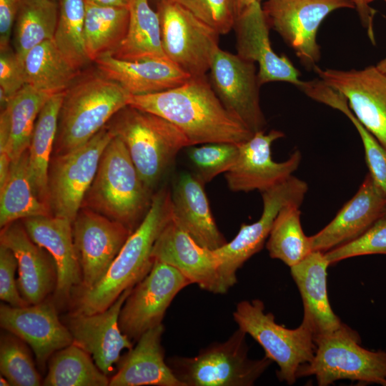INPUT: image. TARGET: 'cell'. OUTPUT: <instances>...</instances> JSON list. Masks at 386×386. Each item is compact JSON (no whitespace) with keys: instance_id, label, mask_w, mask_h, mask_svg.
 <instances>
[{"instance_id":"6da1fadb","label":"cell","mask_w":386,"mask_h":386,"mask_svg":"<svg viewBox=\"0 0 386 386\" xmlns=\"http://www.w3.org/2000/svg\"><path fill=\"white\" fill-rule=\"evenodd\" d=\"M128 105L157 115L177 127L190 147L207 143L239 144L254 133L222 104L206 75L160 92L130 95Z\"/></svg>"},{"instance_id":"7a4b0ae2","label":"cell","mask_w":386,"mask_h":386,"mask_svg":"<svg viewBox=\"0 0 386 386\" xmlns=\"http://www.w3.org/2000/svg\"><path fill=\"white\" fill-rule=\"evenodd\" d=\"M172 192L163 187L154 192L139 226L129 235L109 269L95 285L74 292L73 313L92 315L108 309L124 291L133 287L151 270L152 250L160 232L172 217Z\"/></svg>"},{"instance_id":"3957f363","label":"cell","mask_w":386,"mask_h":386,"mask_svg":"<svg viewBox=\"0 0 386 386\" xmlns=\"http://www.w3.org/2000/svg\"><path fill=\"white\" fill-rule=\"evenodd\" d=\"M154 194L142 179L123 142L114 136L103 151L81 207L119 222L133 232L147 214Z\"/></svg>"},{"instance_id":"277c9868","label":"cell","mask_w":386,"mask_h":386,"mask_svg":"<svg viewBox=\"0 0 386 386\" xmlns=\"http://www.w3.org/2000/svg\"><path fill=\"white\" fill-rule=\"evenodd\" d=\"M130 95L100 71L75 79L64 91L52 156L89 141L128 105Z\"/></svg>"},{"instance_id":"5b68a950","label":"cell","mask_w":386,"mask_h":386,"mask_svg":"<svg viewBox=\"0 0 386 386\" xmlns=\"http://www.w3.org/2000/svg\"><path fill=\"white\" fill-rule=\"evenodd\" d=\"M107 125L123 142L142 179L152 192L178 152L190 147L174 124L129 105L119 111Z\"/></svg>"},{"instance_id":"8992f818","label":"cell","mask_w":386,"mask_h":386,"mask_svg":"<svg viewBox=\"0 0 386 386\" xmlns=\"http://www.w3.org/2000/svg\"><path fill=\"white\" fill-rule=\"evenodd\" d=\"M314 341V357L298 368L297 379L314 376L320 386L340 380L386 386V352L362 347L359 334L349 326L343 323Z\"/></svg>"},{"instance_id":"52a82bcc","label":"cell","mask_w":386,"mask_h":386,"mask_svg":"<svg viewBox=\"0 0 386 386\" xmlns=\"http://www.w3.org/2000/svg\"><path fill=\"white\" fill-rule=\"evenodd\" d=\"M247 334L238 328L225 341L213 342L193 357L174 356L167 362L184 386H252L272 361L248 357Z\"/></svg>"},{"instance_id":"ba28073f","label":"cell","mask_w":386,"mask_h":386,"mask_svg":"<svg viewBox=\"0 0 386 386\" xmlns=\"http://www.w3.org/2000/svg\"><path fill=\"white\" fill-rule=\"evenodd\" d=\"M238 328L250 335L264 349L265 356L275 362L280 381L292 385L297 380V371L314 357L316 345L314 333L302 320L299 327L288 329L277 324L271 312H265L259 299L238 302L233 312Z\"/></svg>"},{"instance_id":"9c48e42d","label":"cell","mask_w":386,"mask_h":386,"mask_svg":"<svg viewBox=\"0 0 386 386\" xmlns=\"http://www.w3.org/2000/svg\"><path fill=\"white\" fill-rule=\"evenodd\" d=\"M114 136L106 125L82 145L51 157L47 194L52 215L74 221L94 179L103 151Z\"/></svg>"},{"instance_id":"30bf717a","label":"cell","mask_w":386,"mask_h":386,"mask_svg":"<svg viewBox=\"0 0 386 386\" xmlns=\"http://www.w3.org/2000/svg\"><path fill=\"white\" fill-rule=\"evenodd\" d=\"M307 191V182L292 175L261 192L263 209L259 219L252 224H242L232 240L214 249L220 262L219 274L227 292L237 281V270L264 247L279 211L290 204L301 206Z\"/></svg>"},{"instance_id":"8fae6325","label":"cell","mask_w":386,"mask_h":386,"mask_svg":"<svg viewBox=\"0 0 386 386\" xmlns=\"http://www.w3.org/2000/svg\"><path fill=\"white\" fill-rule=\"evenodd\" d=\"M157 13L168 59L190 76L206 75L219 47V34L171 0L158 1Z\"/></svg>"},{"instance_id":"7c38bea8","label":"cell","mask_w":386,"mask_h":386,"mask_svg":"<svg viewBox=\"0 0 386 386\" xmlns=\"http://www.w3.org/2000/svg\"><path fill=\"white\" fill-rule=\"evenodd\" d=\"M262 6L269 28L307 69H313L320 59L317 33L323 20L335 10L355 9L351 0H267Z\"/></svg>"},{"instance_id":"4fadbf2b","label":"cell","mask_w":386,"mask_h":386,"mask_svg":"<svg viewBox=\"0 0 386 386\" xmlns=\"http://www.w3.org/2000/svg\"><path fill=\"white\" fill-rule=\"evenodd\" d=\"M191 282L174 267L154 260V264L125 300L119 316L122 332L137 341L142 334L159 325L177 295Z\"/></svg>"},{"instance_id":"5bb4252c","label":"cell","mask_w":386,"mask_h":386,"mask_svg":"<svg viewBox=\"0 0 386 386\" xmlns=\"http://www.w3.org/2000/svg\"><path fill=\"white\" fill-rule=\"evenodd\" d=\"M209 71V82L224 107L253 133L265 131L254 63L218 47Z\"/></svg>"},{"instance_id":"9a60e30c","label":"cell","mask_w":386,"mask_h":386,"mask_svg":"<svg viewBox=\"0 0 386 386\" xmlns=\"http://www.w3.org/2000/svg\"><path fill=\"white\" fill-rule=\"evenodd\" d=\"M72 233L81 271L78 288L89 289L103 278L132 232L119 222L81 207L72 222Z\"/></svg>"},{"instance_id":"2e32d148","label":"cell","mask_w":386,"mask_h":386,"mask_svg":"<svg viewBox=\"0 0 386 386\" xmlns=\"http://www.w3.org/2000/svg\"><path fill=\"white\" fill-rule=\"evenodd\" d=\"M319 79L342 93L357 119L386 149V75L375 66L362 69H313Z\"/></svg>"},{"instance_id":"e0dca14e","label":"cell","mask_w":386,"mask_h":386,"mask_svg":"<svg viewBox=\"0 0 386 386\" xmlns=\"http://www.w3.org/2000/svg\"><path fill=\"white\" fill-rule=\"evenodd\" d=\"M284 137L283 132L275 129L267 134L259 131L239 144L235 163L224 173L228 187L234 192H261L291 177L301 162L300 152L295 150L282 162L272 157V144Z\"/></svg>"},{"instance_id":"ac0fdd59","label":"cell","mask_w":386,"mask_h":386,"mask_svg":"<svg viewBox=\"0 0 386 386\" xmlns=\"http://www.w3.org/2000/svg\"><path fill=\"white\" fill-rule=\"evenodd\" d=\"M0 325L32 349L41 370L54 353L73 343L69 330L59 318L56 305L46 300L24 307L1 304Z\"/></svg>"},{"instance_id":"d6986e66","label":"cell","mask_w":386,"mask_h":386,"mask_svg":"<svg viewBox=\"0 0 386 386\" xmlns=\"http://www.w3.org/2000/svg\"><path fill=\"white\" fill-rule=\"evenodd\" d=\"M237 54L242 59L257 62L260 86L272 81H285L299 86L300 71L285 55H278L271 46L269 26L260 2L246 8L235 18Z\"/></svg>"},{"instance_id":"ffe728a7","label":"cell","mask_w":386,"mask_h":386,"mask_svg":"<svg viewBox=\"0 0 386 386\" xmlns=\"http://www.w3.org/2000/svg\"><path fill=\"white\" fill-rule=\"evenodd\" d=\"M152 257L179 270L192 284L214 294H224L219 266L214 250L198 244L171 219L160 232L152 250Z\"/></svg>"},{"instance_id":"44dd1931","label":"cell","mask_w":386,"mask_h":386,"mask_svg":"<svg viewBox=\"0 0 386 386\" xmlns=\"http://www.w3.org/2000/svg\"><path fill=\"white\" fill-rule=\"evenodd\" d=\"M132 289L124 291L104 311L92 315L71 312L66 317L73 343L91 355L96 366L107 375L114 371V365L122 357L121 352L133 347L132 340L119 325L122 307Z\"/></svg>"},{"instance_id":"7402d4cb","label":"cell","mask_w":386,"mask_h":386,"mask_svg":"<svg viewBox=\"0 0 386 386\" xmlns=\"http://www.w3.org/2000/svg\"><path fill=\"white\" fill-rule=\"evenodd\" d=\"M31 239L51 255L57 270L54 302L63 307L71 302L74 291L81 285V271L76 252L72 222L52 214L21 219Z\"/></svg>"},{"instance_id":"603a6c76","label":"cell","mask_w":386,"mask_h":386,"mask_svg":"<svg viewBox=\"0 0 386 386\" xmlns=\"http://www.w3.org/2000/svg\"><path fill=\"white\" fill-rule=\"evenodd\" d=\"M0 244L11 249L16 257L17 287L29 305L43 302L54 292L57 282L54 260L47 250L31 239L21 220L1 228Z\"/></svg>"},{"instance_id":"cb8c5ba5","label":"cell","mask_w":386,"mask_h":386,"mask_svg":"<svg viewBox=\"0 0 386 386\" xmlns=\"http://www.w3.org/2000/svg\"><path fill=\"white\" fill-rule=\"evenodd\" d=\"M385 210L386 197L367 174L355 194L333 219L310 237L312 251L327 252L355 240L379 221Z\"/></svg>"},{"instance_id":"d4e9b609","label":"cell","mask_w":386,"mask_h":386,"mask_svg":"<svg viewBox=\"0 0 386 386\" xmlns=\"http://www.w3.org/2000/svg\"><path fill=\"white\" fill-rule=\"evenodd\" d=\"M163 324L141 335L135 347L121 357L111 386H184L164 360L162 337Z\"/></svg>"},{"instance_id":"484cf974","label":"cell","mask_w":386,"mask_h":386,"mask_svg":"<svg viewBox=\"0 0 386 386\" xmlns=\"http://www.w3.org/2000/svg\"><path fill=\"white\" fill-rule=\"evenodd\" d=\"M204 185L195 174L179 177L171 195L172 219L198 244L214 250L227 242L214 219Z\"/></svg>"},{"instance_id":"4316f807","label":"cell","mask_w":386,"mask_h":386,"mask_svg":"<svg viewBox=\"0 0 386 386\" xmlns=\"http://www.w3.org/2000/svg\"><path fill=\"white\" fill-rule=\"evenodd\" d=\"M99 71L118 83L131 95L149 94L177 87L191 76L170 61H127L110 54L97 58Z\"/></svg>"},{"instance_id":"83f0119b","label":"cell","mask_w":386,"mask_h":386,"mask_svg":"<svg viewBox=\"0 0 386 386\" xmlns=\"http://www.w3.org/2000/svg\"><path fill=\"white\" fill-rule=\"evenodd\" d=\"M330 263L325 252L312 251L290 267L303 304V318L312 328L314 337L332 332L343 322L330 304L327 277Z\"/></svg>"},{"instance_id":"f1b7e54d","label":"cell","mask_w":386,"mask_h":386,"mask_svg":"<svg viewBox=\"0 0 386 386\" xmlns=\"http://www.w3.org/2000/svg\"><path fill=\"white\" fill-rule=\"evenodd\" d=\"M54 94L26 84L1 111L0 152L12 160L28 149L40 111Z\"/></svg>"},{"instance_id":"f546056e","label":"cell","mask_w":386,"mask_h":386,"mask_svg":"<svg viewBox=\"0 0 386 386\" xmlns=\"http://www.w3.org/2000/svg\"><path fill=\"white\" fill-rule=\"evenodd\" d=\"M129 11L127 34L112 55L127 61H169L162 46L159 14L152 9L149 0H132Z\"/></svg>"},{"instance_id":"4dcf8cb0","label":"cell","mask_w":386,"mask_h":386,"mask_svg":"<svg viewBox=\"0 0 386 386\" xmlns=\"http://www.w3.org/2000/svg\"><path fill=\"white\" fill-rule=\"evenodd\" d=\"M51 214L38 196L29 167L28 149L12 160L11 172L0 188V227L25 218Z\"/></svg>"},{"instance_id":"1f68e13d","label":"cell","mask_w":386,"mask_h":386,"mask_svg":"<svg viewBox=\"0 0 386 386\" xmlns=\"http://www.w3.org/2000/svg\"><path fill=\"white\" fill-rule=\"evenodd\" d=\"M64 94V91H62L52 95L40 111L28 148L31 178L38 196L48 207V170L53 154Z\"/></svg>"},{"instance_id":"d6a6232c","label":"cell","mask_w":386,"mask_h":386,"mask_svg":"<svg viewBox=\"0 0 386 386\" xmlns=\"http://www.w3.org/2000/svg\"><path fill=\"white\" fill-rule=\"evenodd\" d=\"M129 8L104 6L85 0L84 40L91 61L112 54L127 31Z\"/></svg>"},{"instance_id":"836d02e7","label":"cell","mask_w":386,"mask_h":386,"mask_svg":"<svg viewBox=\"0 0 386 386\" xmlns=\"http://www.w3.org/2000/svg\"><path fill=\"white\" fill-rule=\"evenodd\" d=\"M26 84L50 94L64 91L76 79L74 69L53 39L30 49L22 59Z\"/></svg>"},{"instance_id":"e575fe53","label":"cell","mask_w":386,"mask_h":386,"mask_svg":"<svg viewBox=\"0 0 386 386\" xmlns=\"http://www.w3.org/2000/svg\"><path fill=\"white\" fill-rule=\"evenodd\" d=\"M59 7L56 1L20 0L13 31L14 51L21 59L36 45L54 38Z\"/></svg>"},{"instance_id":"d590c367","label":"cell","mask_w":386,"mask_h":386,"mask_svg":"<svg viewBox=\"0 0 386 386\" xmlns=\"http://www.w3.org/2000/svg\"><path fill=\"white\" fill-rule=\"evenodd\" d=\"M87 352L72 343L54 353L42 385L45 386H107V375Z\"/></svg>"},{"instance_id":"8d00e7d4","label":"cell","mask_w":386,"mask_h":386,"mask_svg":"<svg viewBox=\"0 0 386 386\" xmlns=\"http://www.w3.org/2000/svg\"><path fill=\"white\" fill-rule=\"evenodd\" d=\"M300 207L290 204L279 211L266 242L270 257L281 260L290 268L312 252L310 237L301 224Z\"/></svg>"},{"instance_id":"74e56055","label":"cell","mask_w":386,"mask_h":386,"mask_svg":"<svg viewBox=\"0 0 386 386\" xmlns=\"http://www.w3.org/2000/svg\"><path fill=\"white\" fill-rule=\"evenodd\" d=\"M53 41L70 65L79 71L90 59L84 40L85 0H59Z\"/></svg>"},{"instance_id":"f35d334b","label":"cell","mask_w":386,"mask_h":386,"mask_svg":"<svg viewBox=\"0 0 386 386\" xmlns=\"http://www.w3.org/2000/svg\"><path fill=\"white\" fill-rule=\"evenodd\" d=\"M9 332L1 336L0 371L13 386H39L41 378L26 344Z\"/></svg>"},{"instance_id":"ab89813d","label":"cell","mask_w":386,"mask_h":386,"mask_svg":"<svg viewBox=\"0 0 386 386\" xmlns=\"http://www.w3.org/2000/svg\"><path fill=\"white\" fill-rule=\"evenodd\" d=\"M239 144L207 143L191 146L188 157L196 169V176L205 184L221 173H226L235 163Z\"/></svg>"},{"instance_id":"60d3db41","label":"cell","mask_w":386,"mask_h":386,"mask_svg":"<svg viewBox=\"0 0 386 386\" xmlns=\"http://www.w3.org/2000/svg\"><path fill=\"white\" fill-rule=\"evenodd\" d=\"M337 109L343 113L356 128L363 145L368 174L377 188L386 197V149L357 119L346 99L338 104Z\"/></svg>"},{"instance_id":"b9f144b4","label":"cell","mask_w":386,"mask_h":386,"mask_svg":"<svg viewBox=\"0 0 386 386\" xmlns=\"http://www.w3.org/2000/svg\"><path fill=\"white\" fill-rule=\"evenodd\" d=\"M330 265L358 256L386 255V220L380 219L358 238L325 252Z\"/></svg>"},{"instance_id":"7bdbcfd3","label":"cell","mask_w":386,"mask_h":386,"mask_svg":"<svg viewBox=\"0 0 386 386\" xmlns=\"http://www.w3.org/2000/svg\"><path fill=\"white\" fill-rule=\"evenodd\" d=\"M193 14L219 34L233 29L235 14L231 0H171Z\"/></svg>"},{"instance_id":"ee69618b","label":"cell","mask_w":386,"mask_h":386,"mask_svg":"<svg viewBox=\"0 0 386 386\" xmlns=\"http://www.w3.org/2000/svg\"><path fill=\"white\" fill-rule=\"evenodd\" d=\"M26 85L21 59L10 47L0 50L1 109Z\"/></svg>"},{"instance_id":"f6af8a7d","label":"cell","mask_w":386,"mask_h":386,"mask_svg":"<svg viewBox=\"0 0 386 386\" xmlns=\"http://www.w3.org/2000/svg\"><path fill=\"white\" fill-rule=\"evenodd\" d=\"M18 262L14 252L0 244V299L13 307L29 304L21 297L15 280Z\"/></svg>"},{"instance_id":"bcb514c9","label":"cell","mask_w":386,"mask_h":386,"mask_svg":"<svg viewBox=\"0 0 386 386\" xmlns=\"http://www.w3.org/2000/svg\"><path fill=\"white\" fill-rule=\"evenodd\" d=\"M20 0H0V50L9 47Z\"/></svg>"},{"instance_id":"7dc6e473","label":"cell","mask_w":386,"mask_h":386,"mask_svg":"<svg viewBox=\"0 0 386 386\" xmlns=\"http://www.w3.org/2000/svg\"><path fill=\"white\" fill-rule=\"evenodd\" d=\"M355 6L362 26L365 29L367 34L372 44H375V37L373 28V19L377 12L370 6L365 0H351Z\"/></svg>"},{"instance_id":"c3c4849f","label":"cell","mask_w":386,"mask_h":386,"mask_svg":"<svg viewBox=\"0 0 386 386\" xmlns=\"http://www.w3.org/2000/svg\"><path fill=\"white\" fill-rule=\"evenodd\" d=\"M12 159L6 152H0V188L7 181L11 167Z\"/></svg>"},{"instance_id":"681fc988","label":"cell","mask_w":386,"mask_h":386,"mask_svg":"<svg viewBox=\"0 0 386 386\" xmlns=\"http://www.w3.org/2000/svg\"><path fill=\"white\" fill-rule=\"evenodd\" d=\"M261 0H231L235 17L239 15L246 8Z\"/></svg>"},{"instance_id":"f907efd6","label":"cell","mask_w":386,"mask_h":386,"mask_svg":"<svg viewBox=\"0 0 386 386\" xmlns=\"http://www.w3.org/2000/svg\"><path fill=\"white\" fill-rule=\"evenodd\" d=\"M89 1L94 2L100 5H104V6L125 7V8H129L132 1V0H89Z\"/></svg>"},{"instance_id":"816d5d0a","label":"cell","mask_w":386,"mask_h":386,"mask_svg":"<svg viewBox=\"0 0 386 386\" xmlns=\"http://www.w3.org/2000/svg\"><path fill=\"white\" fill-rule=\"evenodd\" d=\"M379 71L386 75V56L381 59L375 66Z\"/></svg>"},{"instance_id":"f5cc1de1","label":"cell","mask_w":386,"mask_h":386,"mask_svg":"<svg viewBox=\"0 0 386 386\" xmlns=\"http://www.w3.org/2000/svg\"><path fill=\"white\" fill-rule=\"evenodd\" d=\"M0 385L1 386H10L11 384L6 377L1 375L0 377Z\"/></svg>"},{"instance_id":"db71d44e","label":"cell","mask_w":386,"mask_h":386,"mask_svg":"<svg viewBox=\"0 0 386 386\" xmlns=\"http://www.w3.org/2000/svg\"><path fill=\"white\" fill-rule=\"evenodd\" d=\"M380 219H385V220H386V210H385V212L383 217H382Z\"/></svg>"},{"instance_id":"11a10c76","label":"cell","mask_w":386,"mask_h":386,"mask_svg":"<svg viewBox=\"0 0 386 386\" xmlns=\"http://www.w3.org/2000/svg\"><path fill=\"white\" fill-rule=\"evenodd\" d=\"M365 1H366V2H367V4H370V3L372 2V1H375V0H365ZM384 1H386V0H384Z\"/></svg>"},{"instance_id":"9f6ffc18","label":"cell","mask_w":386,"mask_h":386,"mask_svg":"<svg viewBox=\"0 0 386 386\" xmlns=\"http://www.w3.org/2000/svg\"><path fill=\"white\" fill-rule=\"evenodd\" d=\"M157 2H158V1H159L160 0H157Z\"/></svg>"},{"instance_id":"6f0895ef","label":"cell","mask_w":386,"mask_h":386,"mask_svg":"<svg viewBox=\"0 0 386 386\" xmlns=\"http://www.w3.org/2000/svg\"><path fill=\"white\" fill-rule=\"evenodd\" d=\"M52 1H56V0H52Z\"/></svg>"}]
</instances>
